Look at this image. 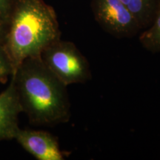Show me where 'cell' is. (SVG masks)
<instances>
[{
  "label": "cell",
  "instance_id": "obj_1",
  "mask_svg": "<svg viewBox=\"0 0 160 160\" xmlns=\"http://www.w3.org/2000/svg\"><path fill=\"white\" fill-rule=\"evenodd\" d=\"M11 77L22 112L31 124L47 126L69 121L71 113L67 86L46 67L40 57L24 60Z\"/></svg>",
  "mask_w": 160,
  "mask_h": 160
},
{
  "label": "cell",
  "instance_id": "obj_2",
  "mask_svg": "<svg viewBox=\"0 0 160 160\" xmlns=\"http://www.w3.org/2000/svg\"><path fill=\"white\" fill-rule=\"evenodd\" d=\"M59 39L57 13L51 5L44 0H14L3 42L13 71L28 58L40 57Z\"/></svg>",
  "mask_w": 160,
  "mask_h": 160
},
{
  "label": "cell",
  "instance_id": "obj_3",
  "mask_svg": "<svg viewBox=\"0 0 160 160\" xmlns=\"http://www.w3.org/2000/svg\"><path fill=\"white\" fill-rule=\"evenodd\" d=\"M40 58L66 86L85 83L91 79L88 61L71 42L57 40L44 50Z\"/></svg>",
  "mask_w": 160,
  "mask_h": 160
},
{
  "label": "cell",
  "instance_id": "obj_4",
  "mask_svg": "<svg viewBox=\"0 0 160 160\" xmlns=\"http://www.w3.org/2000/svg\"><path fill=\"white\" fill-rule=\"evenodd\" d=\"M92 8L100 26L116 37H133L141 30L137 20L120 0H93Z\"/></svg>",
  "mask_w": 160,
  "mask_h": 160
},
{
  "label": "cell",
  "instance_id": "obj_5",
  "mask_svg": "<svg viewBox=\"0 0 160 160\" xmlns=\"http://www.w3.org/2000/svg\"><path fill=\"white\" fill-rule=\"evenodd\" d=\"M14 139L38 160L65 159L57 139L48 131L19 128Z\"/></svg>",
  "mask_w": 160,
  "mask_h": 160
},
{
  "label": "cell",
  "instance_id": "obj_6",
  "mask_svg": "<svg viewBox=\"0 0 160 160\" xmlns=\"http://www.w3.org/2000/svg\"><path fill=\"white\" fill-rule=\"evenodd\" d=\"M22 112L13 77L8 87L0 93V142L14 139Z\"/></svg>",
  "mask_w": 160,
  "mask_h": 160
},
{
  "label": "cell",
  "instance_id": "obj_7",
  "mask_svg": "<svg viewBox=\"0 0 160 160\" xmlns=\"http://www.w3.org/2000/svg\"><path fill=\"white\" fill-rule=\"evenodd\" d=\"M139 22L141 29L151 23L159 0H120Z\"/></svg>",
  "mask_w": 160,
  "mask_h": 160
},
{
  "label": "cell",
  "instance_id": "obj_8",
  "mask_svg": "<svg viewBox=\"0 0 160 160\" xmlns=\"http://www.w3.org/2000/svg\"><path fill=\"white\" fill-rule=\"evenodd\" d=\"M139 42L148 51L160 53V0L151 23L139 36Z\"/></svg>",
  "mask_w": 160,
  "mask_h": 160
},
{
  "label": "cell",
  "instance_id": "obj_9",
  "mask_svg": "<svg viewBox=\"0 0 160 160\" xmlns=\"http://www.w3.org/2000/svg\"><path fill=\"white\" fill-rule=\"evenodd\" d=\"M13 73V67L3 44L0 43V82H5Z\"/></svg>",
  "mask_w": 160,
  "mask_h": 160
},
{
  "label": "cell",
  "instance_id": "obj_10",
  "mask_svg": "<svg viewBox=\"0 0 160 160\" xmlns=\"http://www.w3.org/2000/svg\"><path fill=\"white\" fill-rule=\"evenodd\" d=\"M14 0H0V24L5 28L8 23Z\"/></svg>",
  "mask_w": 160,
  "mask_h": 160
},
{
  "label": "cell",
  "instance_id": "obj_11",
  "mask_svg": "<svg viewBox=\"0 0 160 160\" xmlns=\"http://www.w3.org/2000/svg\"><path fill=\"white\" fill-rule=\"evenodd\" d=\"M5 28L0 24V43L3 44L5 37Z\"/></svg>",
  "mask_w": 160,
  "mask_h": 160
}]
</instances>
